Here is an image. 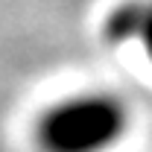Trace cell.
Segmentation results:
<instances>
[{"instance_id": "1", "label": "cell", "mask_w": 152, "mask_h": 152, "mask_svg": "<svg viewBox=\"0 0 152 152\" xmlns=\"http://www.w3.org/2000/svg\"><path fill=\"white\" fill-rule=\"evenodd\" d=\"M129 105L105 91H85L56 99L35 120L41 152H108L129 132Z\"/></svg>"}, {"instance_id": "2", "label": "cell", "mask_w": 152, "mask_h": 152, "mask_svg": "<svg viewBox=\"0 0 152 152\" xmlns=\"http://www.w3.org/2000/svg\"><path fill=\"white\" fill-rule=\"evenodd\" d=\"M102 38L108 44H140L152 61V0H123L102 20Z\"/></svg>"}]
</instances>
